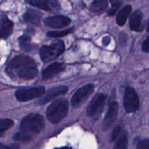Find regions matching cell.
Returning <instances> with one entry per match:
<instances>
[{
	"instance_id": "cell-3",
	"label": "cell",
	"mask_w": 149,
	"mask_h": 149,
	"mask_svg": "<svg viewBox=\"0 0 149 149\" xmlns=\"http://www.w3.org/2000/svg\"><path fill=\"white\" fill-rule=\"evenodd\" d=\"M68 103L65 99L55 100L48 107L47 117L50 122L54 124L61 122L68 113Z\"/></svg>"
},
{
	"instance_id": "cell-10",
	"label": "cell",
	"mask_w": 149,
	"mask_h": 149,
	"mask_svg": "<svg viewBox=\"0 0 149 149\" xmlns=\"http://www.w3.org/2000/svg\"><path fill=\"white\" fill-rule=\"evenodd\" d=\"M71 23V20L65 16L57 15L48 17L45 19V24L47 26L52 29H61L68 26Z\"/></svg>"
},
{
	"instance_id": "cell-27",
	"label": "cell",
	"mask_w": 149,
	"mask_h": 149,
	"mask_svg": "<svg viewBox=\"0 0 149 149\" xmlns=\"http://www.w3.org/2000/svg\"><path fill=\"white\" fill-rule=\"evenodd\" d=\"M110 1L112 4V7L116 9H119L122 4V0H110Z\"/></svg>"
},
{
	"instance_id": "cell-18",
	"label": "cell",
	"mask_w": 149,
	"mask_h": 149,
	"mask_svg": "<svg viewBox=\"0 0 149 149\" xmlns=\"http://www.w3.org/2000/svg\"><path fill=\"white\" fill-rule=\"evenodd\" d=\"M19 45H20V48L26 52H30L34 49V46L31 42V38L27 35H23L20 36L19 39Z\"/></svg>"
},
{
	"instance_id": "cell-17",
	"label": "cell",
	"mask_w": 149,
	"mask_h": 149,
	"mask_svg": "<svg viewBox=\"0 0 149 149\" xmlns=\"http://www.w3.org/2000/svg\"><path fill=\"white\" fill-rule=\"evenodd\" d=\"M23 18L28 23H33V24H39L40 23L41 15L36 10H29L23 16Z\"/></svg>"
},
{
	"instance_id": "cell-22",
	"label": "cell",
	"mask_w": 149,
	"mask_h": 149,
	"mask_svg": "<svg viewBox=\"0 0 149 149\" xmlns=\"http://www.w3.org/2000/svg\"><path fill=\"white\" fill-rule=\"evenodd\" d=\"M73 31L72 29H67V30L61 31H50L47 33V36L49 37H61V36H64L68 35V33H71Z\"/></svg>"
},
{
	"instance_id": "cell-13",
	"label": "cell",
	"mask_w": 149,
	"mask_h": 149,
	"mask_svg": "<svg viewBox=\"0 0 149 149\" xmlns=\"http://www.w3.org/2000/svg\"><path fill=\"white\" fill-rule=\"evenodd\" d=\"M65 68V66L63 63H54L51 64L49 66L47 67L43 71L42 74V78L45 80L49 79L54 77L55 76L58 75L61 72H62Z\"/></svg>"
},
{
	"instance_id": "cell-30",
	"label": "cell",
	"mask_w": 149,
	"mask_h": 149,
	"mask_svg": "<svg viewBox=\"0 0 149 149\" xmlns=\"http://www.w3.org/2000/svg\"><path fill=\"white\" fill-rule=\"evenodd\" d=\"M147 31H149V20H148V26H147Z\"/></svg>"
},
{
	"instance_id": "cell-19",
	"label": "cell",
	"mask_w": 149,
	"mask_h": 149,
	"mask_svg": "<svg viewBox=\"0 0 149 149\" xmlns=\"http://www.w3.org/2000/svg\"><path fill=\"white\" fill-rule=\"evenodd\" d=\"M108 6V0H94L90 5V10L93 13H100Z\"/></svg>"
},
{
	"instance_id": "cell-5",
	"label": "cell",
	"mask_w": 149,
	"mask_h": 149,
	"mask_svg": "<svg viewBox=\"0 0 149 149\" xmlns=\"http://www.w3.org/2000/svg\"><path fill=\"white\" fill-rule=\"evenodd\" d=\"M45 93V89L42 86L29 89H21L16 91L15 97L19 101L25 102L41 97Z\"/></svg>"
},
{
	"instance_id": "cell-25",
	"label": "cell",
	"mask_w": 149,
	"mask_h": 149,
	"mask_svg": "<svg viewBox=\"0 0 149 149\" xmlns=\"http://www.w3.org/2000/svg\"><path fill=\"white\" fill-rule=\"evenodd\" d=\"M142 49L143 52H149V36L145 40L142 46Z\"/></svg>"
},
{
	"instance_id": "cell-12",
	"label": "cell",
	"mask_w": 149,
	"mask_h": 149,
	"mask_svg": "<svg viewBox=\"0 0 149 149\" xmlns=\"http://www.w3.org/2000/svg\"><path fill=\"white\" fill-rule=\"evenodd\" d=\"M67 91H68V87L66 86H58V87H53L51 90H49L45 95V97L39 100L37 102V103H39V105L45 104V103H48L49 101L52 100L55 97L65 94Z\"/></svg>"
},
{
	"instance_id": "cell-29",
	"label": "cell",
	"mask_w": 149,
	"mask_h": 149,
	"mask_svg": "<svg viewBox=\"0 0 149 149\" xmlns=\"http://www.w3.org/2000/svg\"><path fill=\"white\" fill-rule=\"evenodd\" d=\"M55 149H71L68 147H62V148H55Z\"/></svg>"
},
{
	"instance_id": "cell-23",
	"label": "cell",
	"mask_w": 149,
	"mask_h": 149,
	"mask_svg": "<svg viewBox=\"0 0 149 149\" xmlns=\"http://www.w3.org/2000/svg\"><path fill=\"white\" fill-rule=\"evenodd\" d=\"M137 149H149V139H144L139 141Z\"/></svg>"
},
{
	"instance_id": "cell-8",
	"label": "cell",
	"mask_w": 149,
	"mask_h": 149,
	"mask_svg": "<svg viewBox=\"0 0 149 149\" xmlns=\"http://www.w3.org/2000/svg\"><path fill=\"white\" fill-rule=\"evenodd\" d=\"M94 90L93 84H87L81 88L79 89L71 98V104L73 106H79L83 101L86 100Z\"/></svg>"
},
{
	"instance_id": "cell-26",
	"label": "cell",
	"mask_w": 149,
	"mask_h": 149,
	"mask_svg": "<svg viewBox=\"0 0 149 149\" xmlns=\"http://www.w3.org/2000/svg\"><path fill=\"white\" fill-rule=\"evenodd\" d=\"M18 145L13 144L10 146H4L0 143V149H18Z\"/></svg>"
},
{
	"instance_id": "cell-20",
	"label": "cell",
	"mask_w": 149,
	"mask_h": 149,
	"mask_svg": "<svg viewBox=\"0 0 149 149\" xmlns=\"http://www.w3.org/2000/svg\"><path fill=\"white\" fill-rule=\"evenodd\" d=\"M127 135L126 132H123L120 134V136H119L113 149H127Z\"/></svg>"
},
{
	"instance_id": "cell-1",
	"label": "cell",
	"mask_w": 149,
	"mask_h": 149,
	"mask_svg": "<svg viewBox=\"0 0 149 149\" xmlns=\"http://www.w3.org/2000/svg\"><path fill=\"white\" fill-rule=\"evenodd\" d=\"M7 71L10 75H16L24 80H30L38 75L34 61L26 55H17L9 63Z\"/></svg>"
},
{
	"instance_id": "cell-14",
	"label": "cell",
	"mask_w": 149,
	"mask_h": 149,
	"mask_svg": "<svg viewBox=\"0 0 149 149\" xmlns=\"http://www.w3.org/2000/svg\"><path fill=\"white\" fill-rule=\"evenodd\" d=\"M130 28L134 31L140 32L143 29V13L140 10H137L132 13L130 18Z\"/></svg>"
},
{
	"instance_id": "cell-15",
	"label": "cell",
	"mask_w": 149,
	"mask_h": 149,
	"mask_svg": "<svg viewBox=\"0 0 149 149\" xmlns=\"http://www.w3.org/2000/svg\"><path fill=\"white\" fill-rule=\"evenodd\" d=\"M13 23L7 17L0 19V38H7L13 31Z\"/></svg>"
},
{
	"instance_id": "cell-7",
	"label": "cell",
	"mask_w": 149,
	"mask_h": 149,
	"mask_svg": "<svg viewBox=\"0 0 149 149\" xmlns=\"http://www.w3.org/2000/svg\"><path fill=\"white\" fill-rule=\"evenodd\" d=\"M106 96L103 94H97L95 96L88 105L87 107V113L89 116H95L102 111L105 103H106Z\"/></svg>"
},
{
	"instance_id": "cell-4",
	"label": "cell",
	"mask_w": 149,
	"mask_h": 149,
	"mask_svg": "<svg viewBox=\"0 0 149 149\" xmlns=\"http://www.w3.org/2000/svg\"><path fill=\"white\" fill-rule=\"evenodd\" d=\"M64 49V43L61 41L54 42L51 45H44L40 49L41 58L44 62H49L61 55Z\"/></svg>"
},
{
	"instance_id": "cell-6",
	"label": "cell",
	"mask_w": 149,
	"mask_h": 149,
	"mask_svg": "<svg viewBox=\"0 0 149 149\" xmlns=\"http://www.w3.org/2000/svg\"><path fill=\"white\" fill-rule=\"evenodd\" d=\"M124 105L125 110L128 113L135 112L138 109L140 105L139 98L134 89L131 87L126 89L124 97Z\"/></svg>"
},
{
	"instance_id": "cell-2",
	"label": "cell",
	"mask_w": 149,
	"mask_h": 149,
	"mask_svg": "<svg viewBox=\"0 0 149 149\" xmlns=\"http://www.w3.org/2000/svg\"><path fill=\"white\" fill-rule=\"evenodd\" d=\"M44 119L42 115L30 114L26 116L20 124V131L14 137L17 141L28 142L33 135L39 133L44 127Z\"/></svg>"
},
{
	"instance_id": "cell-24",
	"label": "cell",
	"mask_w": 149,
	"mask_h": 149,
	"mask_svg": "<svg viewBox=\"0 0 149 149\" xmlns=\"http://www.w3.org/2000/svg\"><path fill=\"white\" fill-rule=\"evenodd\" d=\"M121 132H122V128H121V127H117L113 130V134H112V141L116 140V138L120 135Z\"/></svg>"
},
{
	"instance_id": "cell-16",
	"label": "cell",
	"mask_w": 149,
	"mask_h": 149,
	"mask_svg": "<svg viewBox=\"0 0 149 149\" xmlns=\"http://www.w3.org/2000/svg\"><path fill=\"white\" fill-rule=\"evenodd\" d=\"M131 10H132V7L130 5H126L119 11L117 16H116V22H117L118 25H119V26L125 25L128 16L130 14Z\"/></svg>"
},
{
	"instance_id": "cell-21",
	"label": "cell",
	"mask_w": 149,
	"mask_h": 149,
	"mask_svg": "<svg viewBox=\"0 0 149 149\" xmlns=\"http://www.w3.org/2000/svg\"><path fill=\"white\" fill-rule=\"evenodd\" d=\"M13 125V121L8 119H0V135Z\"/></svg>"
},
{
	"instance_id": "cell-9",
	"label": "cell",
	"mask_w": 149,
	"mask_h": 149,
	"mask_svg": "<svg viewBox=\"0 0 149 149\" xmlns=\"http://www.w3.org/2000/svg\"><path fill=\"white\" fill-rule=\"evenodd\" d=\"M28 4L49 12H55L59 9L58 0H26Z\"/></svg>"
},
{
	"instance_id": "cell-28",
	"label": "cell",
	"mask_w": 149,
	"mask_h": 149,
	"mask_svg": "<svg viewBox=\"0 0 149 149\" xmlns=\"http://www.w3.org/2000/svg\"><path fill=\"white\" fill-rule=\"evenodd\" d=\"M111 42V39L110 37H109V36H106V37H104L103 39V44L104 45H108L109 43H110Z\"/></svg>"
},
{
	"instance_id": "cell-11",
	"label": "cell",
	"mask_w": 149,
	"mask_h": 149,
	"mask_svg": "<svg viewBox=\"0 0 149 149\" xmlns=\"http://www.w3.org/2000/svg\"><path fill=\"white\" fill-rule=\"evenodd\" d=\"M118 111H119L118 103L116 102H112L109 106L107 113L103 120V128L105 130L110 128L111 126L113 125L117 116Z\"/></svg>"
}]
</instances>
